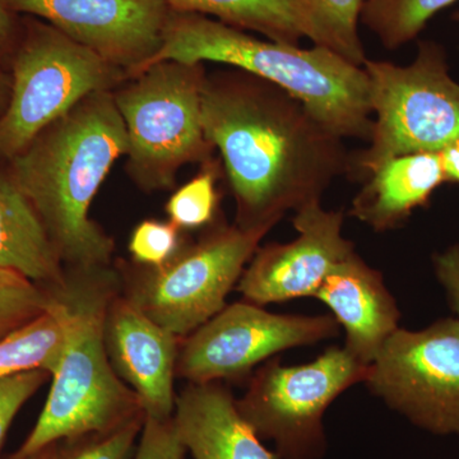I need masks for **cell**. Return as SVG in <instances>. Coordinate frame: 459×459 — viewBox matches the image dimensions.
Returning <instances> with one entry per match:
<instances>
[{
    "instance_id": "obj_34",
    "label": "cell",
    "mask_w": 459,
    "mask_h": 459,
    "mask_svg": "<svg viewBox=\"0 0 459 459\" xmlns=\"http://www.w3.org/2000/svg\"><path fill=\"white\" fill-rule=\"evenodd\" d=\"M455 18H457V20L459 21V13L457 14V16H455Z\"/></svg>"
},
{
    "instance_id": "obj_33",
    "label": "cell",
    "mask_w": 459,
    "mask_h": 459,
    "mask_svg": "<svg viewBox=\"0 0 459 459\" xmlns=\"http://www.w3.org/2000/svg\"><path fill=\"white\" fill-rule=\"evenodd\" d=\"M56 444H53V446L42 449L41 452L36 453V455H29V457H12V459H54V457H56Z\"/></svg>"
},
{
    "instance_id": "obj_17",
    "label": "cell",
    "mask_w": 459,
    "mask_h": 459,
    "mask_svg": "<svg viewBox=\"0 0 459 459\" xmlns=\"http://www.w3.org/2000/svg\"><path fill=\"white\" fill-rule=\"evenodd\" d=\"M446 181L439 152L394 157L368 178L350 214L377 232L397 229Z\"/></svg>"
},
{
    "instance_id": "obj_2",
    "label": "cell",
    "mask_w": 459,
    "mask_h": 459,
    "mask_svg": "<svg viewBox=\"0 0 459 459\" xmlns=\"http://www.w3.org/2000/svg\"><path fill=\"white\" fill-rule=\"evenodd\" d=\"M128 135L113 91L91 93L9 161V175L40 216L66 270L111 267L115 243L91 205Z\"/></svg>"
},
{
    "instance_id": "obj_8",
    "label": "cell",
    "mask_w": 459,
    "mask_h": 459,
    "mask_svg": "<svg viewBox=\"0 0 459 459\" xmlns=\"http://www.w3.org/2000/svg\"><path fill=\"white\" fill-rule=\"evenodd\" d=\"M374 128L370 144L351 160V171L369 178L386 160L440 152L459 140V84L449 75L446 54L433 41L419 45L410 65L365 60Z\"/></svg>"
},
{
    "instance_id": "obj_25",
    "label": "cell",
    "mask_w": 459,
    "mask_h": 459,
    "mask_svg": "<svg viewBox=\"0 0 459 459\" xmlns=\"http://www.w3.org/2000/svg\"><path fill=\"white\" fill-rule=\"evenodd\" d=\"M144 421L146 415H141L107 433L62 440L54 459H134Z\"/></svg>"
},
{
    "instance_id": "obj_10",
    "label": "cell",
    "mask_w": 459,
    "mask_h": 459,
    "mask_svg": "<svg viewBox=\"0 0 459 459\" xmlns=\"http://www.w3.org/2000/svg\"><path fill=\"white\" fill-rule=\"evenodd\" d=\"M365 385L415 427L459 435V320L398 328L370 365Z\"/></svg>"
},
{
    "instance_id": "obj_29",
    "label": "cell",
    "mask_w": 459,
    "mask_h": 459,
    "mask_svg": "<svg viewBox=\"0 0 459 459\" xmlns=\"http://www.w3.org/2000/svg\"><path fill=\"white\" fill-rule=\"evenodd\" d=\"M435 276L446 291V300L459 320V244L433 256Z\"/></svg>"
},
{
    "instance_id": "obj_13",
    "label": "cell",
    "mask_w": 459,
    "mask_h": 459,
    "mask_svg": "<svg viewBox=\"0 0 459 459\" xmlns=\"http://www.w3.org/2000/svg\"><path fill=\"white\" fill-rule=\"evenodd\" d=\"M298 238L290 243L258 247L241 274L237 290L255 305L314 298L331 271L355 252L342 235L343 213L320 202L295 212Z\"/></svg>"
},
{
    "instance_id": "obj_30",
    "label": "cell",
    "mask_w": 459,
    "mask_h": 459,
    "mask_svg": "<svg viewBox=\"0 0 459 459\" xmlns=\"http://www.w3.org/2000/svg\"><path fill=\"white\" fill-rule=\"evenodd\" d=\"M14 14L0 2V57L12 53L17 44V26Z\"/></svg>"
},
{
    "instance_id": "obj_28",
    "label": "cell",
    "mask_w": 459,
    "mask_h": 459,
    "mask_svg": "<svg viewBox=\"0 0 459 459\" xmlns=\"http://www.w3.org/2000/svg\"><path fill=\"white\" fill-rule=\"evenodd\" d=\"M186 453L174 419L146 418L134 459H186Z\"/></svg>"
},
{
    "instance_id": "obj_21",
    "label": "cell",
    "mask_w": 459,
    "mask_h": 459,
    "mask_svg": "<svg viewBox=\"0 0 459 459\" xmlns=\"http://www.w3.org/2000/svg\"><path fill=\"white\" fill-rule=\"evenodd\" d=\"M309 20L314 45L340 54L353 65L362 66L364 47L359 33L365 0H295Z\"/></svg>"
},
{
    "instance_id": "obj_11",
    "label": "cell",
    "mask_w": 459,
    "mask_h": 459,
    "mask_svg": "<svg viewBox=\"0 0 459 459\" xmlns=\"http://www.w3.org/2000/svg\"><path fill=\"white\" fill-rule=\"evenodd\" d=\"M332 314L291 316L238 301L183 338L177 377L192 385L238 379L277 353L312 346L340 334Z\"/></svg>"
},
{
    "instance_id": "obj_6",
    "label": "cell",
    "mask_w": 459,
    "mask_h": 459,
    "mask_svg": "<svg viewBox=\"0 0 459 459\" xmlns=\"http://www.w3.org/2000/svg\"><path fill=\"white\" fill-rule=\"evenodd\" d=\"M267 234L217 223L195 243H184L161 267L117 263L120 291L157 325L188 337L226 307Z\"/></svg>"
},
{
    "instance_id": "obj_7",
    "label": "cell",
    "mask_w": 459,
    "mask_h": 459,
    "mask_svg": "<svg viewBox=\"0 0 459 459\" xmlns=\"http://www.w3.org/2000/svg\"><path fill=\"white\" fill-rule=\"evenodd\" d=\"M12 71L11 98L0 117V159L5 160L91 93L114 91L128 80L124 69L36 18L25 22Z\"/></svg>"
},
{
    "instance_id": "obj_15",
    "label": "cell",
    "mask_w": 459,
    "mask_h": 459,
    "mask_svg": "<svg viewBox=\"0 0 459 459\" xmlns=\"http://www.w3.org/2000/svg\"><path fill=\"white\" fill-rule=\"evenodd\" d=\"M314 298L327 305L343 329V349L367 367L400 328V307L382 273L356 252L338 263Z\"/></svg>"
},
{
    "instance_id": "obj_1",
    "label": "cell",
    "mask_w": 459,
    "mask_h": 459,
    "mask_svg": "<svg viewBox=\"0 0 459 459\" xmlns=\"http://www.w3.org/2000/svg\"><path fill=\"white\" fill-rule=\"evenodd\" d=\"M202 124L221 155L243 229L270 232L351 172L342 138L285 90L240 69L207 75Z\"/></svg>"
},
{
    "instance_id": "obj_22",
    "label": "cell",
    "mask_w": 459,
    "mask_h": 459,
    "mask_svg": "<svg viewBox=\"0 0 459 459\" xmlns=\"http://www.w3.org/2000/svg\"><path fill=\"white\" fill-rule=\"evenodd\" d=\"M457 0H365L361 22L389 50L412 41L442 9Z\"/></svg>"
},
{
    "instance_id": "obj_19",
    "label": "cell",
    "mask_w": 459,
    "mask_h": 459,
    "mask_svg": "<svg viewBox=\"0 0 459 459\" xmlns=\"http://www.w3.org/2000/svg\"><path fill=\"white\" fill-rule=\"evenodd\" d=\"M172 11L214 17L225 25L255 31L272 41L299 45L314 40L313 27L295 0H166Z\"/></svg>"
},
{
    "instance_id": "obj_23",
    "label": "cell",
    "mask_w": 459,
    "mask_h": 459,
    "mask_svg": "<svg viewBox=\"0 0 459 459\" xmlns=\"http://www.w3.org/2000/svg\"><path fill=\"white\" fill-rule=\"evenodd\" d=\"M220 172L221 168L217 160L211 159L202 164L199 174L169 198L165 207L169 221L181 231L212 225L219 208Z\"/></svg>"
},
{
    "instance_id": "obj_26",
    "label": "cell",
    "mask_w": 459,
    "mask_h": 459,
    "mask_svg": "<svg viewBox=\"0 0 459 459\" xmlns=\"http://www.w3.org/2000/svg\"><path fill=\"white\" fill-rule=\"evenodd\" d=\"M181 230L170 221L144 220L133 230L128 250L133 263L144 267H161L184 246Z\"/></svg>"
},
{
    "instance_id": "obj_27",
    "label": "cell",
    "mask_w": 459,
    "mask_h": 459,
    "mask_svg": "<svg viewBox=\"0 0 459 459\" xmlns=\"http://www.w3.org/2000/svg\"><path fill=\"white\" fill-rule=\"evenodd\" d=\"M50 379L51 374L45 370L27 371L0 379V449L23 404Z\"/></svg>"
},
{
    "instance_id": "obj_14",
    "label": "cell",
    "mask_w": 459,
    "mask_h": 459,
    "mask_svg": "<svg viewBox=\"0 0 459 459\" xmlns=\"http://www.w3.org/2000/svg\"><path fill=\"white\" fill-rule=\"evenodd\" d=\"M104 341L111 367L140 398L146 418H174V382L183 338L153 322L119 290L105 312Z\"/></svg>"
},
{
    "instance_id": "obj_3",
    "label": "cell",
    "mask_w": 459,
    "mask_h": 459,
    "mask_svg": "<svg viewBox=\"0 0 459 459\" xmlns=\"http://www.w3.org/2000/svg\"><path fill=\"white\" fill-rule=\"evenodd\" d=\"M165 60L222 63L276 84L342 140L369 141L373 133L369 75L327 48L262 40L213 18L171 9L161 48L143 69Z\"/></svg>"
},
{
    "instance_id": "obj_12",
    "label": "cell",
    "mask_w": 459,
    "mask_h": 459,
    "mask_svg": "<svg viewBox=\"0 0 459 459\" xmlns=\"http://www.w3.org/2000/svg\"><path fill=\"white\" fill-rule=\"evenodd\" d=\"M11 13L41 18L72 40L140 74L162 45L171 8L166 0H0Z\"/></svg>"
},
{
    "instance_id": "obj_24",
    "label": "cell",
    "mask_w": 459,
    "mask_h": 459,
    "mask_svg": "<svg viewBox=\"0 0 459 459\" xmlns=\"http://www.w3.org/2000/svg\"><path fill=\"white\" fill-rule=\"evenodd\" d=\"M56 300V292L0 268V341L48 312Z\"/></svg>"
},
{
    "instance_id": "obj_20",
    "label": "cell",
    "mask_w": 459,
    "mask_h": 459,
    "mask_svg": "<svg viewBox=\"0 0 459 459\" xmlns=\"http://www.w3.org/2000/svg\"><path fill=\"white\" fill-rule=\"evenodd\" d=\"M56 294L48 312L0 341V379L32 370H56L71 320L65 298Z\"/></svg>"
},
{
    "instance_id": "obj_32",
    "label": "cell",
    "mask_w": 459,
    "mask_h": 459,
    "mask_svg": "<svg viewBox=\"0 0 459 459\" xmlns=\"http://www.w3.org/2000/svg\"><path fill=\"white\" fill-rule=\"evenodd\" d=\"M12 77L0 71V117L7 110L9 98H11Z\"/></svg>"
},
{
    "instance_id": "obj_16",
    "label": "cell",
    "mask_w": 459,
    "mask_h": 459,
    "mask_svg": "<svg viewBox=\"0 0 459 459\" xmlns=\"http://www.w3.org/2000/svg\"><path fill=\"white\" fill-rule=\"evenodd\" d=\"M172 419L195 459H280L263 446L220 382L189 383L177 395Z\"/></svg>"
},
{
    "instance_id": "obj_4",
    "label": "cell",
    "mask_w": 459,
    "mask_h": 459,
    "mask_svg": "<svg viewBox=\"0 0 459 459\" xmlns=\"http://www.w3.org/2000/svg\"><path fill=\"white\" fill-rule=\"evenodd\" d=\"M119 290L114 264L66 270V285L57 291L71 312L65 349L51 373L49 395L38 422L13 457H29L82 435L107 433L144 415L140 398L115 373L105 347V312Z\"/></svg>"
},
{
    "instance_id": "obj_31",
    "label": "cell",
    "mask_w": 459,
    "mask_h": 459,
    "mask_svg": "<svg viewBox=\"0 0 459 459\" xmlns=\"http://www.w3.org/2000/svg\"><path fill=\"white\" fill-rule=\"evenodd\" d=\"M446 180L459 183V140L452 142L440 151Z\"/></svg>"
},
{
    "instance_id": "obj_18",
    "label": "cell",
    "mask_w": 459,
    "mask_h": 459,
    "mask_svg": "<svg viewBox=\"0 0 459 459\" xmlns=\"http://www.w3.org/2000/svg\"><path fill=\"white\" fill-rule=\"evenodd\" d=\"M0 268L50 291L66 285V268L40 216L9 172L0 170Z\"/></svg>"
},
{
    "instance_id": "obj_9",
    "label": "cell",
    "mask_w": 459,
    "mask_h": 459,
    "mask_svg": "<svg viewBox=\"0 0 459 459\" xmlns=\"http://www.w3.org/2000/svg\"><path fill=\"white\" fill-rule=\"evenodd\" d=\"M369 368L336 346L307 364L289 367L271 359L237 407L261 439L276 443L280 459H318L327 446L323 418L328 407L364 383Z\"/></svg>"
},
{
    "instance_id": "obj_5",
    "label": "cell",
    "mask_w": 459,
    "mask_h": 459,
    "mask_svg": "<svg viewBox=\"0 0 459 459\" xmlns=\"http://www.w3.org/2000/svg\"><path fill=\"white\" fill-rule=\"evenodd\" d=\"M204 63H155L113 91L128 135L126 171L144 192L170 189L178 171L213 159L202 124Z\"/></svg>"
}]
</instances>
